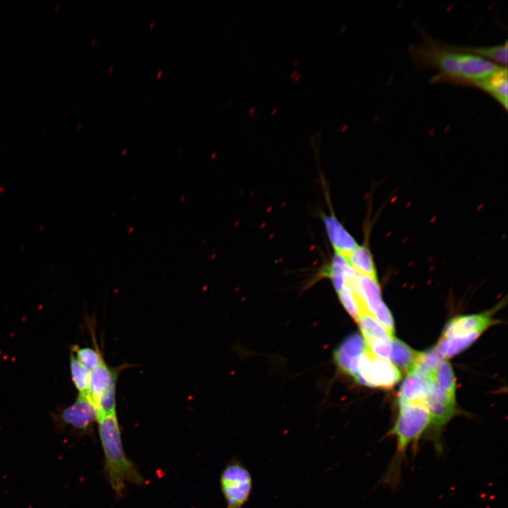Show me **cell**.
Here are the masks:
<instances>
[{"instance_id": "6da1fadb", "label": "cell", "mask_w": 508, "mask_h": 508, "mask_svg": "<svg viewBox=\"0 0 508 508\" xmlns=\"http://www.w3.org/2000/svg\"><path fill=\"white\" fill-rule=\"evenodd\" d=\"M411 61L416 68H430L437 71L432 80L473 85L476 82L492 74L503 66L480 56L460 51L456 46L436 41L426 35L418 44L409 49Z\"/></svg>"}, {"instance_id": "7a4b0ae2", "label": "cell", "mask_w": 508, "mask_h": 508, "mask_svg": "<svg viewBox=\"0 0 508 508\" xmlns=\"http://www.w3.org/2000/svg\"><path fill=\"white\" fill-rule=\"evenodd\" d=\"M97 423L104 456L105 474L113 491L120 495L126 483L143 484L144 478L124 452L116 414L99 417Z\"/></svg>"}, {"instance_id": "3957f363", "label": "cell", "mask_w": 508, "mask_h": 508, "mask_svg": "<svg viewBox=\"0 0 508 508\" xmlns=\"http://www.w3.org/2000/svg\"><path fill=\"white\" fill-rule=\"evenodd\" d=\"M220 487L226 508H243L253 488V479L247 467L238 459L228 462L220 476Z\"/></svg>"}, {"instance_id": "277c9868", "label": "cell", "mask_w": 508, "mask_h": 508, "mask_svg": "<svg viewBox=\"0 0 508 508\" xmlns=\"http://www.w3.org/2000/svg\"><path fill=\"white\" fill-rule=\"evenodd\" d=\"M399 369L387 359L373 355L368 349L357 360V382L369 387L389 389L401 379Z\"/></svg>"}, {"instance_id": "5b68a950", "label": "cell", "mask_w": 508, "mask_h": 508, "mask_svg": "<svg viewBox=\"0 0 508 508\" xmlns=\"http://www.w3.org/2000/svg\"><path fill=\"white\" fill-rule=\"evenodd\" d=\"M98 418L96 405L87 393L78 394L75 401L66 407L61 416L64 423L79 430L90 428Z\"/></svg>"}, {"instance_id": "8992f818", "label": "cell", "mask_w": 508, "mask_h": 508, "mask_svg": "<svg viewBox=\"0 0 508 508\" xmlns=\"http://www.w3.org/2000/svg\"><path fill=\"white\" fill-rule=\"evenodd\" d=\"M321 217L334 253L347 259L358 246V243L332 211L329 214H322Z\"/></svg>"}, {"instance_id": "52a82bcc", "label": "cell", "mask_w": 508, "mask_h": 508, "mask_svg": "<svg viewBox=\"0 0 508 508\" xmlns=\"http://www.w3.org/2000/svg\"><path fill=\"white\" fill-rule=\"evenodd\" d=\"M490 315L484 314L458 316L450 320L445 327L442 337L483 332L493 323Z\"/></svg>"}, {"instance_id": "ba28073f", "label": "cell", "mask_w": 508, "mask_h": 508, "mask_svg": "<svg viewBox=\"0 0 508 508\" xmlns=\"http://www.w3.org/2000/svg\"><path fill=\"white\" fill-rule=\"evenodd\" d=\"M433 380L419 373L412 371L402 382L399 394V406L408 403L422 402Z\"/></svg>"}, {"instance_id": "9c48e42d", "label": "cell", "mask_w": 508, "mask_h": 508, "mask_svg": "<svg viewBox=\"0 0 508 508\" xmlns=\"http://www.w3.org/2000/svg\"><path fill=\"white\" fill-rule=\"evenodd\" d=\"M507 68L506 66L476 82L473 86L483 90L507 110Z\"/></svg>"}, {"instance_id": "30bf717a", "label": "cell", "mask_w": 508, "mask_h": 508, "mask_svg": "<svg viewBox=\"0 0 508 508\" xmlns=\"http://www.w3.org/2000/svg\"><path fill=\"white\" fill-rule=\"evenodd\" d=\"M363 338L357 333L346 337L336 349L334 361L341 370L347 373L351 361L368 349Z\"/></svg>"}, {"instance_id": "8fae6325", "label": "cell", "mask_w": 508, "mask_h": 508, "mask_svg": "<svg viewBox=\"0 0 508 508\" xmlns=\"http://www.w3.org/2000/svg\"><path fill=\"white\" fill-rule=\"evenodd\" d=\"M118 370L109 367L104 361L91 370L87 394L94 400L102 392L116 387Z\"/></svg>"}, {"instance_id": "7c38bea8", "label": "cell", "mask_w": 508, "mask_h": 508, "mask_svg": "<svg viewBox=\"0 0 508 508\" xmlns=\"http://www.w3.org/2000/svg\"><path fill=\"white\" fill-rule=\"evenodd\" d=\"M419 352L412 349L404 341L394 338L389 356L390 362L396 367L409 373L413 371L417 361Z\"/></svg>"}, {"instance_id": "4fadbf2b", "label": "cell", "mask_w": 508, "mask_h": 508, "mask_svg": "<svg viewBox=\"0 0 508 508\" xmlns=\"http://www.w3.org/2000/svg\"><path fill=\"white\" fill-rule=\"evenodd\" d=\"M480 334V332H473L442 337L437 346L445 358H451L471 346Z\"/></svg>"}, {"instance_id": "5bb4252c", "label": "cell", "mask_w": 508, "mask_h": 508, "mask_svg": "<svg viewBox=\"0 0 508 508\" xmlns=\"http://www.w3.org/2000/svg\"><path fill=\"white\" fill-rule=\"evenodd\" d=\"M349 266L346 258L334 253L330 262L320 272V276L330 279L338 294L346 283V276Z\"/></svg>"}, {"instance_id": "9a60e30c", "label": "cell", "mask_w": 508, "mask_h": 508, "mask_svg": "<svg viewBox=\"0 0 508 508\" xmlns=\"http://www.w3.org/2000/svg\"><path fill=\"white\" fill-rule=\"evenodd\" d=\"M358 281L365 310L373 315L382 302L377 279L360 274Z\"/></svg>"}, {"instance_id": "2e32d148", "label": "cell", "mask_w": 508, "mask_h": 508, "mask_svg": "<svg viewBox=\"0 0 508 508\" xmlns=\"http://www.w3.org/2000/svg\"><path fill=\"white\" fill-rule=\"evenodd\" d=\"M347 260L349 265L359 274L377 279L374 260L366 245H358L347 258Z\"/></svg>"}, {"instance_id": "e0dca14e", "label": "cell", "mask_w": 508, "mask_h": 508, "mask_svg": "<svg viewBox=\"0 0 508 508\" xmlns=\"http://www.w3.org/2000/svg\"><path fill=\"white\" fill-rule=\"evenodd\" d=\"M357 322L363 338L367 345L377 339L394 338L380 324L373 315L367 312L361 314Z\"/></svg>"}, {"instance_id": "ac0fdd59", "label": "cell", "mask_w": 508, "mask_h": 508, "mask_svg": "<svg viewBox=\"0 0 508 508\" xmlns=\"http://www.w3.org/2000/svg\"><path fill=\"white\" fill-rule=\"evenodd\" d=\"M433 381L440 390L451 401H455L456 381L451 364L444 359L439 365Z\"/></svg>"}, {"instance_id": "d6986e66", "label": "cell", "mask_w": 508, "mask_h": 508, "mask_svg": "<svg viewBox=\"0 0 508 508\" xmlns=\"http://www.w3.org/2000/svg\"><path fill=\"white\" fill-rule=\"evenodd\" d=\"M445 359L437 346L419 352V355L413 371L423 374L433 380L440 363Z\"/></svg>"}, {"instance_id": "ffe728a7", "label": "cell", "mask_w": 508, "mask_h": 508, "mask_svg": "<svg viewBox=\"0 0 508 508\" xmlns=\"http://www.w3.org/2000/svg\"><path fill=\"white\" fill-rule=\"evenodd\" d=\"M462 52L470 53L490 60L498 64L507 66V41L502 44L492 47H464L456 46Z\"/></svg>"}, {"instance_id": "44dd1931", "label": "cell", "mask_w": 508, "mask_h": 508, "mask_svg": "<svg viewBox=\"0 0 508 508\" xmlns=\"http://www.w3.org/2000/svg\"><path fill=\"white\" fill-rule=\"evenodd\" d=\"M70 370L72 381L79 394H87L91 370L81 364L73 353L70 357Z\"/></svg>"}, {"instance_id": "7402d4cb", "label": "cell", "mask_w": 508, "mask_h": 508, "mask_svg": "<svg viewBox=\"0 0 508 508\" xmlns=\"http://www.w3.org/2000/svg\"><path fill=\"white\" fill-rule=\"evenodd\" d=\"M337 294L345 310L356 321L358 320L361 314L366 312L359 303L352 289L347 283Z\"/></svg>"}, {"instance_id": "603a6c76", "label": "cell", "mask_w": 508, "mask_h": 508, "mask_svg": "<svg viewBox=\"0 0 508 508\" xmlns=\"http://www.w3.org/2000/svg\"><path fill=\"white\" fill-rule=\"evenodd\" d=\"M73 352L75 358L90 370L95 369L104 361L101 353L94 348L73 346Z\"/></svg>"}, {"instance_id": "cb8c5ba5", "label": "cell", "mask_w": 508, "mask_h": 508, "mask_svg": "<svg viewBox=\"0 0 508 508\" xmlns=\"http://www.w3.org/2000/svg\"><path fill=\"white\" fill-rule=\"evenodd\" d=\"M393 339L385 338L377 339L368 344L367 346L370 352L375 356L388 360L391 353Z\"/></svg>"}, {"instance_id": "d4e9b609", "label": "cell", "mask_w": 508, "mask_h": 508, "mask_svg": "<svg viewBox=\"0 0 508 508\" xmlns=\"http://www.w3.org/2000/svg\"><path fill=\"white\" fill-rule=\"evenodd\" d=\"M373 316L391 335L394 336V320L389 310L383 302L380 304Z\"/></svg>"}]
</instances>
